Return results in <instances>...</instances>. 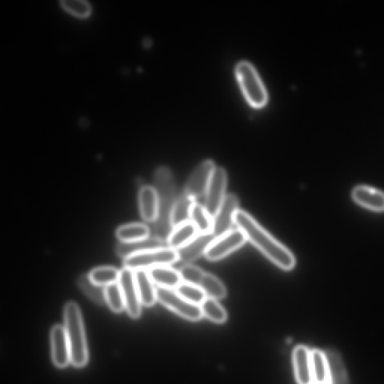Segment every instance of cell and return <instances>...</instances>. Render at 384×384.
Returning <instances> with one entry per match:
<instances>
[{
  "label": "cell",
  "instance_id": "obj_1",
  "mask_svg": "<svg viewBox=\"0 0 384 384\" xmlns=\"http://www.w3.org/2000/svg\"><path fill=\"white\" fill-rule=\"evenodd\" d=\"M235 222L237 228L244 232L247 240L278 267L286 271L295 268L296 258L294 254L272 236L247 212L239 209Z\"/></svg>",
  "mask_w": 384,
  "mask_h": 384
},
{
  "label": "cell",
  "instance_id": "obj_2",
  "mask_svg": "<svg viewBox=\"0 0 384 384\" xmlns=\"http://www.w3.org/2000/svg\"><path fill=\"white\" fill-rule=\"evenodd\" d=\"M154 183L158 197V216L154 223L151 235L167 242L173 230L171 225V214L178 198L173 173L167 167L158 168L154 175Z\"/></svg>",
  "mask_w": 384,
  "mask_h": 384
},
{
  "label": "cell",
  "instance_id": "obj_3",
  "mask_svg": "<svg viewBox=\"0 0 384 384\" xmlns=\"http://www.w3.org/2000/svg\"><path fill=\"white\" fill-rule=\"evenodd\" d=\"M64 318L71 350V362L75 367H83L88 361V350L82 311L77 303H67L64 309Z\"/></svg>",
  "mask_w": 384,
  "mask_h": 384
},
{
  "label": "cell",
  "instance_id": "obj_4",
  "mask_svg": "<svg viewBox=\"0 0 384 384\" xmlns=\"http://www.w3.org/2000/svg\"><path fill=\"white\" fill-rule=\"evenodd\" d=\"M235 73L248 103L255 108L265 106L268 101L267 91L254 66L242 60L237 64Z\"/></svg>",
  "mask_w": 384,
  "mask_h": 384
},
{
  "label": "cell",
  "instance_id": "obj_5",
  "mask_svg": "<svg viewBox=\"0 0 384 384\" xmlns=\"http://www.w3.org/2000/svg\"><path fill=\"white\" fill-rule=\"evenodd\" d=\"M178 262L177 251L169 247L155 249L124 259V267L131 270H149Z\"/></svg>",
  "mask_w": 384,
  "mask_h": 384
},
{
  "label": "cell",
  "instance_id": "obj_6",
  "mask_svg": "<svg viewBox=\"0 0 384 384\" xmlns=\"http://www.w3.org/2000/svg\"><path fill=\"white\" fill-rule=\"evenodd\" d=\"M157 300L186 320L198 321L203 317L200 307L180 296L176 290L157 288Z\"/></svg>",
  "mask_w": 384,
  "mask_h": 384
},
{
  "label": "cell",
  "instance_id": "obj_7",
  "mask_svg": "<svg viewBox=\"0 0 384 384\" xmlns=\"http://www.w3.org/2000/svg\"><path fill=\"white\" fill-rule=\"evenodd\" d=\"M246 237L241 230H231L227 234L216 238L208 247L205 258L211 261H216L227 257L244 246Z\"/></svg>",
  "mask_w": 384,
  "mask_h": 384
},
{
  "label": "cell",
  "instance_id": "obj_8",
  "mask_svg": "<svg viewBox=\"0 0 384 384\" xmlns=\"http://www.w3.org/2000/svg\"><path fill=\"white\" fill-rule=\"evenodd\" d=\"M228 184L227 172L224 168L216 167L212 175L205 194V208L212 217H214L222 202L226 197Z\"/></svg>",
  "mask_w": 384,
  "mask_h": 384
},
{
  "label": "cell",
  "instance_id": "obj_9",
  "mask_svg": "<svg viewBox=\"0 0 384 384\" xmlns=\"http://www.w3.org/2000/svg\"><path fill=\"white\" fill-rule=\"evenodd\" d=\"M119 285L122 290L125 309L131 318H139L141 315V302L137 288L135 272L124 268L120 270Z\"/></svg>",
  "mask_w": 384,
  "mask_h": 384
},
{
  "label": "cell",
  "instance_id": "obj_10",
  "mask_svg": "<svg viewBox=\"0 0 384 384\" xmlns=\"http://www.w3.org/2000/svg\"><path fill=\"white\" fill-rule=\"evenodd\" d=\"M239 209L238 198L235 194L227 195L213 218L214 224L212 233L216 238L224 235L231 230L232 226L235 224V215Z\"/></svg>",
  "mask_w": 384,
  "mask_h": 384
},
{
  "label": "cell",
  "instance_id": "obj_11",
  "mask_svg": "<svg viewBox=\"0 0 384 384\" xmlns=\"http://www.w3.org/2000/svg\"><path fill=\"white\" fill-rule=\"evenodd\" d=\"M216 166L213 161L205 160L192 172L184 188V193L196 198L205 195Z\"/></svg>",
  "mask_w": 384,
  "mask_h": 384
},
{
  "label": "cell",
  "instance_id": "obj_12",
  "mask_svg": "<svg viewBox=\"0 0 384 384\" xmlns=\"http://www.w3.org/2000/svg\"><path fill=\"white\" fill-rule=\"evenodd\" d=\"M215 239L213 233L198 234L186 246L177 250L178 262L188 265L200 256H205L208 247Z\"/></svg>",
  "mask_w": 384,
  "mask_h": 384
},
{
  "label": "cell",
  "instance_id": "obj_13",
  "mask_svg": "<svg viewBox=\"0 0 384 384\" xmlns=\"http://www.w3.org/2000/svg\"><path fill=\"white\" fill-rule=\"evenodd\" d=\"M52 357L55 365L65 368L71 362V350L65 327L55 326L52 331Z\"/></svg>",
  "mask_w": 384,
  "mask_h": 384
},
{
  "label": "cell",
  "instance_id": "obj_14",
  "mask_svg": "<svg viewBox=\"0 0 384 384\" xmlns=\"http://www.w3.org/2000/svg\"><path fill=\"white\" fill-rule=\"evenodd\" d=\"M164 247H168L165 240L151 235L142 240L120 242L116 247V252L119 257L125 259L130 256L141 253V252Z\"/></svg>",
  "mask_w": 384,
  "mask_h": 384
},
{
  "label": "cell",
  "instance_id": "obj_15",
  "mask_svg": "<svg viewBox=\"0 0 384 384\" xmlns=\"http://www.w3.org/2000/svg\"><path fill=\"white\" fill-rule=\"evenodd\" d=\"M293 362L299 384H312L311 350L304 346L296 347L293 352Z\"/></svg>",
  "mask_w": 384,
  "mask_h": 384
},
{
  "label": "cell",
  "instance_id": "obj_16",
  "mask_svg": "<svg viewBox=\"0 0 384 384\" xmlns=\"http://www.w3.org/2000/svg\"><path fill=\"white\" fill-rule=\"evenodd\" d=\"M141 217L148 222H154L158 216V197L154 186H145L140 189L138 195Z\"/></svg>",
  "mask_w": 384,
  "mask_h": 384
},
{
  "label": "cell",
  "instance_id": "obj_17",
  "mask_svg": "<svg viewBox=\"0 0 384 384\" xmlns=\"http://www.w3.org/2000/svg\"><path fill=\"white\" fill-rule=\"evenodd\" d=\"M352 196L357 204L369 209L384 211L383 192L366 186H361L353 191Z\"/></svg>",
  "mask_w": 384,
  "mask_h": 384
},
{
  "label": "cell",
  "instance_id": "obj_18",
  "mask_svg": "<svg viewBox=\"0 0 384 384\" xmlns=\"http://www.w3.org/2000/svg\"><path fill=\"white\" fill-rule=\"evenodd\" d=\"M135 277L141 304L153 307L157 301V288L147 270L135 271Z\"/></svg>",
  "mask_w": 384,
  "mask_h": 384
},
{
  "label": "cell",
  "instance_id": "obj_19",
  "mask_svg": "<svg viewBox=\"0 0 384 384\" xmlns=\"http://www.w3.org/2000/svg\"><path fill=\"white\" fill-rule=\"evenodd\" d=\"M148 272L158 288L176 290L183 282L179 271L169 266L155 267L148 270Z\"/></svg>",
  "mask_w": 384,
  "mask_h": 384
},
{
  "label": "cell",
  "instance_id": "obj_20",
  "mask_svg": "<svg viewBox=\"0 0 384 384\" xmlns=\"http://www.w3.org/2000/svg\"><path fill=\"white\" fill-rule=\"evenodd\" d=\"M195 286L203 290L207 297L216 300L223 299L227 296V289L222 281L214 275L202 270Z\"/></svg>",
  "mask_w": 384,
  "mask_h": 384
},
{
  "label": "cell",
  "instance_id": "obj_21",
  "mask_svg": "<svg viewBox=\"0 0 384 384\" xmlns=\"http://www.w3.org/2000/svg\"><path fill=\"white\" fill-rule=\"evenodd\" d=\"M198 234V231L193 223H191L190 221H187L186 223L179 225L172 230L167 239L168 246L178 250L189 244Z\"/></svg>",
  "mask_w": 384,
  "mask_h": 384
},
{
  "label": "cell",
  "instance_id": "obj_22",
  "mask_svg": "<svg viewBox=\"0 0 384 384\" xmlns=\"http://www.w3.org/2000/svg\"><path fill=\"white\" fill-rule=\"evenodd\" d=\"M325 353L330 367L329 384H350L345 364L339 351L328 349Z\"/></svg>",
  "mask_w": 384,
  "mask_h": 384
},
{
  "label": "cell",
  "instance_id": "obj_23",
  "mask_svg": "<svg viewBox=\"0 0 384 384\" xmlns=\"http://www.w3.org/2000/svg\"><path fill=\"white\" fill-rule=\"evenodd\" d=\"M311 371L313 383L329 384L330 367L325 352L311 350Z\"/></svg>",
  "mask_w": 384,
  "mask_h": 384
},
{
  "label": "cell",
  "instance_id": "obj_24",
  "mask_svg": "<svg viewBox=\"0 0 384 384\" xmlns=\"http://www.w3.org/2000/svg\"><path fill=\"white\" fill-rule=\"evenodd\" d=\"M195 200L185 193L177 198L171 214V225L173 228L190 221L191 211L196 203Z\"/></svg>",
  "mask_w": 384,
  "mask_h": 384
},
{
  "label": "cell",
  "instance_id": "obj_25",
  "mask_svg": "<svg viewBox=\"0 0 384 384\" xmlns=\"http://www.w3.org/2000/svg\"><path fill=\"white\" fill-rule=\"evenodd\" d=\"M116 235L121 242H131L148 238L151 236V230L145 224L131 223L119 227Z\"/></svg>",
  "mask_w": 384,
  "mask_h": 384
},
{
  "label": "cell",
  "instance_id": "obj_26",
  "mask_svg": "<svg viewBox=\"0 0 384 384\" xmlns=\"http://www.w3.org/2000/svg\"><path fill=\"white\" fill-rule=\"evenodd\" d=\"M190 221L196 227L199 234L212 233L214 219L209 214L205 207L197 202L191 209Z\"/></svg>",
  "mask_w": 384,
  "mask_h": 384
},
{
  "label": "cell",
  "instance_id": "obj_27",
  "mask_svg": "<svg viewBox=\"0 0 384 384\" xmlns=\"http://www.w3.org/2000/svg\"><path fill=\"white\" fill-rule=\"evenodd\" d=\"M77 286L84 294L98 305L106 303L105 288L99 286L91 281L89 274H83L77 279Z\"/></svg>",
  "mask_w": 384,
  "mask_h": 384
},
{
  "label": "cell",
  "instance_id": "obj_28",
  "mask_svg": "<svg viewBox=\"0 0 384 384\" xmlns=\"http://www.w3.org/2000/svg\"><path fill=\"white\" fill-rule=\"evenodd\" d=\"M88 274L96 285L106 288L119 282L120 271L112 267H100L94 269Z\"/></svg>",
  "mask_w": 384,
  "mask_h": 384
},
{
  "label": "cell",
  "instance_id": "obj_29",
  "mask_svg": "<svg viewBox=\"0 0 384 384\" xmlns=\"http://www.w3.org/2000/svg\"><path fill=\"white\" fill-rule=\"evenodd\" d=\"M200 309L203 316L211 321L223 323L228 320V313L218 302V300L207 297L200 305Z\"/></svg>",
  "mask_w": 384,
  "mask_h": 384
},
{
  "label": "cell",
  "instance_id": "obj_30",
  "mask_svg": "<svg viewBox=\"0 0 384 384\" xmlns=\"http://www.w3.org/2000/svg\"><path fill=\"white\" fill-rule=\"evenodd\" d=\"M176 290L180 296L200 307L207 297L205 291L200 287L184 281L181 283Z\"/></svg>",
  "mask_w": 384,
  "mask_h": 384
},
{
  "label": "cell",
  "instance_id": "obj_31",
  "mask_svg": "<svg viewBox=\"0 0 384 384\" xmlns=\"http://www.w3.org/2000/svg\"><path fill=\"white\" fill-rule=\"evenodd\" d=\"M105 299L107 304L114 312L120 313L126 309L122 290L119 282L105 288Z\"/></svg>",
  "mask_w": 384,
  "mask_h": 384
},
{
  "label": "cell",
  "instance_id": "obj_32",
  "mask_svg": "<svg viewBox=\"0 0 384 384\" xmlns=\"http://www.w3.org/2000/svg\"><path fill=\"white\" fill-rule=\"evenodd\" d=\"M62 6L68 12L80 17H85L91 13V6L85 0H62Z\"/></svg>",
  "mask_w": 384,
  "mask_h": 384
},
{
  "label": "cell",
  "instance_id": "obj_33",
  "mask_svg": "<svg viewBox=\"0 0 384 384\" xmlns=\"http://www.w3.org/2000/svg\"><path fill=\"white\" fill-rule=\"evenodd\" d=\"M144 47L147 48L149 47L152 45V41L149 38H145L143 41Z\"/></svg>",
  "mask_w": 384,
  "mask_h": 384
},
{
  "label": "cell",
  "instance_id": "obj_34",
  "mask_svg": "<svg viewBox=\"0 0 384 384\" xmlns=\"http://www.w3.org/2000/svg\"><path fill=\"white\" fill-rule=\"evenodd\" d=\"M312 384H315V383H312Z\"/></svg>",
  "mask_w": 384,
  "mask_h": 384
}]
</instances>
